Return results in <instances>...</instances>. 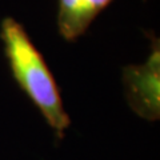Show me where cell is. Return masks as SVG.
<instances>
[{
  "instance_id": "1",
  "label": "cell",
  "mask_w": 160,
  "mask_h": 160,
  "mask_svg": "<svg viewBox=\"0 0 160 160\" xmlns=\"http://www.w3.org/2000/svg\"><path fill=\"white\" fill-rule=\"evenodd\" d=\"M0 38L13 79L42 112L56 136L62 139L71 119L63 107L60 88L43 55L22 24L12 18L3 19Z\"/></svg>"
},
{
  "instance_id": "2",
  "label": "cell",
  "mask_w": 160,
  "mask_h": 160,
  "mask_svg": "<svg viewBox=\"0 0 160 160\" xmlns=\"http://www.w3.org/2000/svg\"><path fill=\"white\" fill-rule=\"evenodd\" d=\"M126 98L135 112L146 120L160 118V47L152 38V48L146 63L123 68Z\"/></svg>"
},
{
  "instance_id": "3",
  "label": "cell",
  "mask_w": 160,
  "mask_h": 160,
  "mask_svg": "<svg viewBox=\"0 0 160 160\" xmlns=\"http://www.w3.org/2000/svg\"><path fill=\"white\" fill-rule=\"evenodd\" d=\"M112 2L113 0H59V33L68 42L76 40Z\"/></svg>"
}]
</instances>
